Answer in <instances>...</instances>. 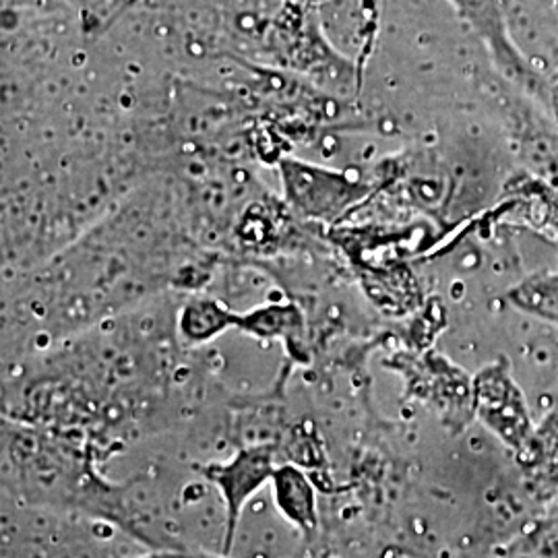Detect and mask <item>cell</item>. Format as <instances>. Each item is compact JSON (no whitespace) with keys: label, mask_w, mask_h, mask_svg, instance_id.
I'll list each match as a JSON object with an SVG mask.
<instances>
[{"label":"cell","mask_w":558,"mask_h":558,"mask_svg":"<svg viewBox=\"0 0 558 558\" xmlns=\"http://www.w3.org/2000/svg\"><path fill=\"white\" fill-rule=\"evenodd\" d=\"M278 465L274 459L271 445L242 447L236 456L226 463H209L201 468L203 476L209 480L221 493L226 502V534L223 553L230 555L239 530L242 509L255 493L274 480Z\"/></svg>","instance_id":"obj_1"},{"label":"cell","mask_w":558,"mask_h":558,"mask_svg":"<svg viewBox=\"0 0 558 558\" xmlns=\"http://www.w3.org/2000/svg\"><path fill=\"white\" fill-rule=\"evenodd\" d=\"M288 197L304 216L331 218L350 199H354L352 186L343 179L320 168H313L300 161L288 160L281 166Z\"/></svg>","instance_id":"obj_2"},{"label":"cell","mask_w":558,"mask_h":558,"mask_svg":"<svg viewBox=\"0 0 558 558\" xmlns=\"http://www.w3.org/2000/svg\"><path fill=\"white\" fill-rule=\"evenodd\" d=\"M271 482L283 518L292 521L304 536H311L319 525L317 495L311 480L294 465H279Z\"/></svg>","instance_id":"obj_3"},{"label":"cell","mask_w":558,"mask_h":558,"mask_svg":"<svg viewBox=\"0 0 558 558\" xmlns=\"http://www.w3.org/2000/svg\"><path fill=\"white\" fill-rule=\"evenodd\" d=\"M236 325L259 338L283 339L288 345H296L302 338V315L296 306H265L244 317H236Z\"/></svg>","instance_id":"obj_4"},{"label":"cell","mask_w":558,"mask_h":558,"mask_svg":"<svg viewBox=\"0 0 558 558\" xmlns=\"http://www.w3.org/2000/svg\"><path fill=\"white\" fill-rule=\"evenodd\" d=\"M232 325H236V317L216 300H193L180 315V331L193 343L216 338Z\"/></svg>","instance_id":"obj_5"},{"label":"cell","mask_w":558,"mask_h":558,"mask_svg":"<svg viewBox=\"0 0 558 558\" xmlns=\"http://www.w3.org/2000/svg\"><path fill=\"white\" fill-rule=\"evenodd\" d=\"M143 558H214V557H199V555H180V553H158V555H149Z\"/></svg>","instance_id":"obj_6"}]
</instances>
